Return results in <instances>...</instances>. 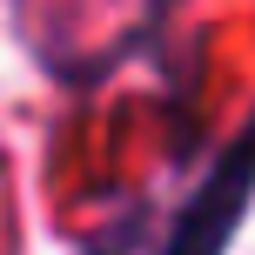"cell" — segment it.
<instances>
[{"instance_id":"6da1fadb","label":"cell","mask_w":255,"mask_h":255,"mask_svg":"<svg viewBox=\"0 0 255 255\" xmlns=\"http://www.w3.org/2000/svg\"><path fill=\"white\" fill-rule=\"evenodd\" d=\"M249 202H255V121L215 161V175L195 181V195L181 202V215L161 229V255H222Z\"/></svg>"}]
</instances>
